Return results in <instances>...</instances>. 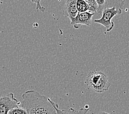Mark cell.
<instances>
[{"mask_svg": "<svg viewBox=\"0 0 129 114\" xmlns=\"http://www.w3.org/2000/svg\"><path fill=\"white\" fill-rule=\"evenodd\" d=\"M121 13V10L116 9L114 6L109 8H105L102 12L101 18L94 20V22L104 26L107 32H110L114 27V23L111 21V19L116 16L120 15Z\"/></svg>", "mask_w": 129, "mask_h": 114, "instance_id": "obj_3", "label": "cell"}, {"mask_svg": "<svg viewBox=\"0 0 129 114\" xmlns=\"http://www.w3.org/2000/svg\"><path fill=\"white\" fill-rule=\"evenodd\" d=\"M30 1L35 3L36 4V10H39L42 12H44L45 11V8L42 6V5L40 4V1L41 0H30Z\"/></svg>", "mask_w": 129, "mask_h": 114, "instance_id": "obj_12", "label": "cell"}, {"mask_svg": "<svg viewBox=\"0 0 129 114\" xmlns=\"http://www.w3.org/2000/svg\"><path fill=\"white\" fill-rule=\"evenodd\" d=\"M18 101L13 93L0 97V114H8L9 111L14 107L19 106Z\"/></svg>", "mask_w": 129, "mask_h": 114, "instance_id": "obj_4", "label": "cell"}, {"mask_svg": "<svg viewBox=\"0 0 129 114\" xmlns=\"http://www.w3.org/2000/svg\"><path fill=\"white\" fill-rule=\"evenodd\" d=\"M88 88L97 93H103L109 89L111 84L104 73L98 70L89 71L85 80Z\"/></svg>", "mask_w": 129, "mask_h": 114, "instance_id": "obj_2", "label": "cell"}, {"mask_svg": "<svg viewBox=\"0 0 129 114\" xmlns=\"http://www.w3.org/2000/svg\"><path fill=\"white\" fill-rule=\"evenodd\" d=\"M94 13L86 12L83 13H78L74 19L71 20L70 24L76 29H78L80 25H84L90 26L92 24V19Z\"/></svg>", "mask_w": 129, "mask_h": 114, "instance_id": "obj_5", "label": "cell"}, {"mask_svg": "<svg viewBox=\"0 0 129 114\" xmlns=\"http://www.w3.org/2000/svg\"><path fill=\"white\" fill-rule=\"evenodd\" d=\"M76 8L78 13H83L86 12H90L89 6L84 0H77L76 1Z\"/></svg>", "mask_w": 129, "mask_h": 114, "instance_id": "obj_8", "label": "cell"}, {"mask_svg": "<svg viewBox=\"0 0 129 114\" xmlns=\"http://www.w3.org/2000/svg\"><path fill=\"white\" fill-rule=\"evenodd\" d=\"M98 114H110V113H109L106 112L105 111H101Z\"/></svg>", "mask_w": 129, "mask_h": 114, "instance_id": "obj_13", "label": "cell"}, {"mask_svg": "<svg viewBox=\"0 0 129 114\" xmlns=\"http://www.w3.org/2000/svg\"><path fill=\"white\" fill-rule=\"evenodd\" d=\"M84 1L89 6L90 12L94 13H96L98 8V5L95 0H84Z\"/></svg>", "mask_w": 129, "mask_h": 114, "instance_id": "obj_9", "label": "cell"}, {"mask_svg": "<svg viewBox=\"0 0 129 114\" xmlns=\"http://www.w3.org/2000/svg\"><path fill=\"white\" fill-rule=\"evenodd\" d=\"M22 97L19 106L27 110L29 114H56L49 98L36 90H27L22 95Z\"/></svg>", "mask_w": 129, "mask_h": 114, "instance_id": "obj_1", "label": "cell"}, {"mask_svg": "<svg viewBox=\"0 0 129 114\" xmlns=\"http://www.w3.org/2000/svg\"><path fill=\"white\" fill-rule=\"evenodd\" d=\"M0 33H1V31H0Z\"/></svg>", "mask_w": 129, "mask_h": 114, "instance_id": "obj_14", "label": "cell"}, {"mask_svg": "<svg viewBox=\"0 0 129 114\" xmlns=\"http://www.w3.org/2000/svg\"><path fill=\"white\" fill-rule=\"evenodd\" d=\"M76 1L77 0H66L63 8V15L71 20L74 19L78 13L76 8Z\"/></svg>", "mask_w": 129, "mask_h": 114, "instance_id": "obj_6", "label": "cell"}, {"mask_svg": "<svg viewBox=\"0 0 129 114\" xmlns=\"http://www.w3.org/2000/svg\"><path fill=\"white\" fill-rule=\"evenodd\" d=\"M0 1H1V0H0Z\"/></svg>", "mask_w": 129, "mask_h": 114, "instance_id": "obj_15", "label": "cell"}, {"mask_svg": "<svg viewBox=\"0 0 129 114\" xmlns=\"http://www.w3.org/2000/svg\"><path fill=\"white\" fill-rule=\"evenodd\" d=\"M98 5V8L96 13L102 14L103 11L105 9V0H95Z\"/></svg>", "mask_w": 129, "mask_h": 114, "instance_id": "obj_11", "label": "cell"}, {"mask_svg": "<svg viewBox=\"0 0 129 114\" xmlns=\"http://www.w3.org/2000/svg\"><path fill=\"white\" fill-rule=\"evenodd\" d=\"M49 100L54 106L56 114H87V112L89 111V109H86L85 107L81 108L79 110H76L73 108H70L69 110L60 109L58 108V105L54 101H52L50 98H49Z\"/></svg>", "mask_w": 129, "mask_h": 114, "instance_id": "obj_7", "label": "cell"}, {"mask_svg": "<svg viewBox=\"0 0 129 114\" xmlns=\"http://www.w3.org/2000/svg\"><path fill=\"white\" fill-rule=\"evenodd\" d=\"M8 114H29L27 110L21 106H18L11 109Z\"/></svg>", "mask_w": 129, "mask_h": 114, "instance_id": "obj_10", "label": "cell"}]
</instances>
